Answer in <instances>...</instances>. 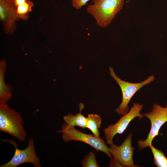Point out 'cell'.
<instances>
[{
  "label": "cell",
  "instance_id": "cell-5",
  "mask_svg": "<svg viewBox=\"0 0 167 167\" xmlns=\"http://www.w3.org/2000/svg\"><path fill=\"white\" fill-rule=\"evenodd\" d=\"M62 129L58 131V132L62 133V138L64 142L67 143L74 140L84 142L92 147L97 151L104 152L110 159L112 158V156L109 152V148L102 139L81 132L75 127Z\"/></svg>",
  "mask_w": 167,
  "mask_h": 167
},
{
  "label": "cell",
  "instance_id": "cell-1",
  "mask_svg": "<svg viewBox=\"0 0 167 167\" xmlns=\"http://www.w3.org/2000/svg\"><path fill=\"white\" fill-rule=\"evenodd\" d=\"M88 6V13L94 18L96 25L105 28L112 22L122 9L125 0H92Z\"/></svg>",
  "mask_w": 167,
  "mask_h": 167
},
{
  "label": "cell",
  "instance_id": "cell-9",
  "mask_svg": "<svg viewBox=\"0 0 167 167\" xmlns=\"http://www.w3.org/2000/svg\"><path fill=\"white\" fill-rule=\"evenodd\" d=\"M0 19L5 33H13L17 28L16 22L19 19L16 7L12 0H0Z\"/></svg>",
  "mask_w": 167,
  "mask_h": 167
},
{
  "label": "cell",
  "instance_id": "cell-13",
  "mask_svg": "<svg viewBox=\"0 0 167 167\" xmlns=\"http://www.w3.org/2000/svg\"><path fill=\"white\" fill-rule=\"evenodd\" d=\"M34 3L30 0H28L24 4L16 7V13L19 19L26 20L29 18V14L32 11Z\"/></svg>",
  "mask_w": 167,
  "mask_h": 167
},
{
  "label": "cell",
  "instance_id": "cell-14",
  "mask_svg": "<svg viewBox=\"0 0 167 167\" xmlns=\"http://www.w3.org/2000/svg\"><path fill=\"white\" fill-rule=\"evenodd\" d=\"M149 147L153 155L154 164L158 167H167V158L162 151L155 148L152 145Z\"/></svg>",
  "mask_w": 167,
  "mask_h": 167
},
{
  "label": "cell",
  "instance_id": "cell-8",
  "mask_svg": "<svg viewBox=\"0 0 167 167\" xmlns=\"http://www.w3.org/2000/svg\"><path fill=\"white\" fill-rule=\"evenodd\" d=\"M15 147L14 154L8 162L1 165L0 167H16L25 163L32 164L36 167H41L40 160L36 154L33 139L30 137L28 141L27 148L23 150L18 148L15 143L11 142Z\"/></svg>",
  "mask_w": 167,
  "mask_h": 167
},
{
  "label": "cell",
  "instance_id": "cell-6",
  "mask_svg": "<svg viewBox=\"0 0 167 167\" xmlns=\"http://www.w3.org/2000/svg\"><path fill=\"white\" fill-rule=\"evenodd\" d=\"M132 136V134L130 133L120 146L113 143L110 145L109 152L113 157L109 166H136L134 164L133 160L134 147L131 146Z\"/></svg>",
  "mask_w": 167,
  "mask_h": 167
},
{
  "label": "cell",
  "instance_id": "cell-4",
  "mask_svg": "<svg viewBox=\"0 0 167 167\" xmlns=\"http://www.w3.org/2000/svg\"><path fill=\"white\" fill-rule=\"evenodd\" d=\"M143 114L150 120L151 127L146 139H140L138 141L137 145L140 150L150 147L152 145L153 139L159 135L161 127L167 122V103L165 107H162L156 103L154 104L151 112Z\"/></svg>",
  "mask_w": 167,
  "mask_h": 167
},
{
  "label": "cell",
  "instance_id": "cell-17",
  "mask_svg": "<svg viewBox=\"0 0 167 167\" xmlns=\"http://www.w3.org/2000/svg\"><path fill=\"white\" fill-rule=\"evenodd\" d=\"M28 0H14V3L16 7L22 5L25 3Z\"/></svg>",
  "mask_w": 167,
  "mask_h": 167
},
{
  "label": "cell",
  "instance_id": "cell-12",
  "mask_svg": "<svg viewBox=\"0 0 167 167\" xmlns=\"http://www.w3.org/2000/svg\"><path fill=\"white\" fill-rule=\"evenodd\" d=\"M101 118L97 114H89L86 117V128L89 129L95 136L99 138V129L101 126Z\"/></svg>",
  "mask_w": 167,
  "mask_h": 167
},
{
  "label": "cell",
  "instance_id": "cell-10",
  "mask_svg": "<svg viewBox=\"0 0 167 167\" xmlns=\"http://www.w3.org/2000/svg\"><path fill=\"white\" fill-rule=\"evenodd\" d=\"M6 69V62L3 59L0 62V103H6L12 96L11 87L5 82Z\"/></svg>",
  "mask_w": 167,
  "mask_h": 167
},
{
  "label": "cell",
  "instance_id": "cell-18",
  "mask_svg": "<svg viewBox=\"0 0 167 167\" xmlns=\"http://www.w3.org/2000/svg\"><path fill=\"white\" fill-rule=\"evenodd\" d=\"M12 0L14 2V0Z\"/></svg>",
  "mask_w": 167,
  "mask_h": 167
},
{
  "label": "cell",
  "instance_id": "cell-2",
  "mask_svg": "<svg viewBox=\"0 0 167 167\" xmlns=\"http://www.w3.org/2000/svg\"><path fill=\"white\" fill-rule=\"evenodd\" d=\"M0 131L11 135L21 142L25 141L27 136L22 116L6 103H0Z\"/></svg>",
  "mask_w": 167,
  "mask_h": 167
},
{
  "label": "cell",
  "instance_id": "cell-3",
  "mask_svg": "<svg viewBox=\"0 0 167 167\" xmlns=\"http://www.w3.org/2000/svg\"><path fill=\"white\" fill-rule=\"evenodd\" d=\"M110 76L120 87L122 94V101L115 111L119 114L124 115L129 111L128 104L134 94L144 85L153 82L155 79L153 75L149 76L145 80L138 83H132L122 80L115 73L112 67H109Z\"/></svg>",
  "mask_w": 167,
  "mask_h": 167
},
{
  "label": "cell",
  "instance_id": "cell-16",
  "mask_svg": "<svg viewBox=\"0 0 167 167\" xmlns=\"http://www.w3.org/2000/svg\"><path fill=\"white\" fill-rule=\"evenodd\" d=\"M90 0H71L72 6L76 10H79Z\"/></svg>",
  "mask_w": 167,
  "mask_h": 167
},
{
  "label": "cell",
  "instance_id": "cell-15",
  "mask_svg": "<svg viewBox=\"0 0 167 167\" xmlns=\"http://www.w3.org/2000/svg\"><path fill=\"white\" fill-rule=\"evenodd\" d=\"M80 162L83 167H99L96 161L95 154L92 152L85 156Z\"/></svg>",
  "mask_w": 167,
  "mask_h": 167
},
{
  "label": "cell",
  "instance_id": "cell-11",
  "mask_svg": "<svg viewBox=\"0 0 167 167\" xmlns=\"http://www.w3.org/2000/svg\"><path fill=\"white\" fill-rule=\"evenodd\" d=\"M79 112L75 115L69 113L63 117V119L66 123L63 125L62 128H68L78 126L82 129L86 128V117L81 113L84 105L80 103L79 105Z\"/></svg>",
  "mask_w": 167,
  "mask_h": 167
},
{
  "label": "cell",
  "instance_id": "cell-7",
  "mask_svg": "<svg viewBox=\"0 0 167 167\" xmlns=\"http://www.w3.org/2000/svg\"><path fill=\"white\" fill-rule=\"evenodd\" d=\"M143 107V105L134 103L130 110L121 117L118 121L113 125H110L105 128L104 132L106 143L110 145L113 143V139L117 134H121L126 129L130 122L136 117L140 119L143 118L140 113Z\"/></svg>",
  "mask_w": 167,
  "mask_h": 167
}]
</instances>
